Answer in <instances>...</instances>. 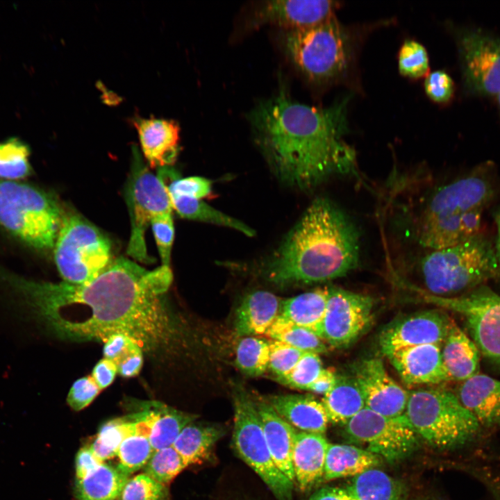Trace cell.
Masks as SVG:
<instances>
[{
    "label": "cell",
    "mask_w": 500,
    "mask_h": 500,
    "mask_svg": "<svg viewBox=\"0 0 500 500\" xmlns=\"http://www.w3.org/2000/svg\"><path fill=\"white\" fill-rule=\"evenodd\" d=\"M135 157L126 193L131 224L127 254L138 261L149 263L151 260L145 242L146 230L153 217L172 213L173 208L165 183L143 164L139 156Z\"/></svg>",
    "instance_id": "12"
},
{
    "label": "cell",
    "mask_w": 500,
    "mask_h": 500,
    "mask_svg": "<svg viewBox=\"0 0 500 500\" xmlns=\"http://www.w3.org/2000/svg\"><path fill=\"white\" fill-rule=\"evenodd\" d=\"M143 153L151 168L169 167L178 151L179 128L171 120L138 119L135 122Z\"/></svg>",
    "instance_id": "20"
},
{
    "label": "cell",
    "mask_w": 500,
    "mask_h": 500,
    "mask_svg": "<svg viewBox=\"0 0 500 500\" xmlns=\"http://www.w3.org/2000/svg\"><path fill=\"white\" fill-rule=\"evenodd\" d=\"M492 195L491 183L479 173L437 188L412 211L408 228L411 238L422 251L462 242V215L474 208L484 207Z\"/></svg>",
    "instance_id": "5"
},
{
    "label": "cell",
    "mask_w": 500,
    "mask_h": 500,
    "mask_svg": "<svg viewBox=\"0 0 500 500\" xmlns=\"http://www.w3.org/2000/svg\"><path fill=\"white\" fill-rule=\"evenodd\" d=\"M348 102L317 108L282 90L249 112L256 142L280 179L307 190L333 176L358 175L355 150L344 140Z\"/></svg>",
    "instance_id": "2"
},
{
    "label": "cell",
    "mask_w": 500,
    "mask_h": 500,
    "mask_svg": "<svg viewBox=\"0 0 500 500\" xmlns=\"http://www.w3.org/2000/svg\"><path fill=\"white\" fill-rule=\"evenodd\" d=\"M56 200L38 188L0 180V226L27 246L52 249L62 222Z\"/></svg>",
    "instance_id": "8"
},
{
    "label": "cell",
    "mask_w": 500,
    "mask_h": 500,
    "mask_svg": "<svg viewBox=\"0 0 500 500\" xmlns=\"http://www.w3.org/2000/svg\"><path fill=\"white\" fill-rule=\"evenodd\" d=\"M150 425L144 412L138 410L127 416L112 419L99 428L93 442L88 444L94 454L105 462L117 456L127 438L140 435L149 437Z\"/></svg>",
    "instance_id": "27"
},
{
    "label": "cell",
    "mask_w": 500,
    "mask_h": 500,
    "mask_svg": "<svg viewBox=\"0 0 500 500\" xmlns=\"http://www.w3.org/2000/svg\"><path fill=\"white\" fill-rule=\"evenodd\" d=\"M54 247L58 271L69 284L90 282L112 260L109 238L76 214L62 215Z\"/></svg>",
    "instance_id": "9"
},
{
    "label": "cell",
    "mask_w": 500,
    "mask_h": 500,
    "mask_svg": "<svg viewBox=\"0 0 500 500\" xmlns=\"http://www.w3.org/2000/svg\"><path fill=\"white\" fill-rule=\"evenodd\" d=\"M411 267L410 288L421 295L453 297L494 277L499 265L490 243L477 235L454 246L420 251Z\"/></svg>",
    "instance_id": "4"
},
{
    "label": "cell",
    "mask_w": 500,
    "mask_h": 500,
    "mask_svg": "<svg viewBox=\"0 0 500 500\" xmlns=\"http://www.w3.org/2000/svg\"><path fill=\"white\" fill-rule=\"evenodd\" d=\"M404 415L419 437L439 449L469 444L481 427L456 394L444 388L409 391Z\"/></svg>",
    "instance_id": "7"
},
{
    "label": "cell",
    "mask_w": 500,
    "mask_h": 500,
    "mask_svg": "<svg viewBox=\"0 0 500 500\" xmlns=\"http://www.w3.org/2000/svg\"><path fill=\"white\" fill-rule=\"evenodd\" d=\"M338 3L324 0L267 1L253 15V26L271 24L286 30L311 27L335 17Z\"/></svg>",
    "instance_id": "18"
},
{
    "label": "cell",
    "mask_w": 500,
    "mask_h": 500,
    "mask_svg": "<svg viewBox=\"0 0 500 500\" xmlns=\"http://www.w3.org/2000/svg\"><path fill=\"white\" fill-rule=\"evenodd\" d=\"M150 422L149 440L154 451L172 446L181 431L199 417L158 401L142 402Z\"/></svg>",
    "instance_id": "28"
},
{
    "label": "cell",
    "mask_w": 500,
    "mask_h": 500,
    "mask_svg": "<svg viewBox=\"0 0 500 500\" xmlns=\"http://www.w3.org/2000/svg\"><path fill=\"white\" fill-rule=\"evenodd\" d=\"M453 319L439 309L415 312L389 323L381 332L379 344L385 354L406 347L442 346Z\"/></svg>",
    "instance_id": "16"
},
{
    "label": "cell",
    "mask_w": 500,
    "mask_h": 500,
    "mask_svg": "<svg viewBox=\"0 0 500 500\" xmlns=\"http://www.w3.org/2000/svg\"><path fill=\"white\" fill-rule=\"evenodd\" d=\"M496 221H497V228H498V238H497V242L496 257L497 259L498 265L500 266V212L497 215Z\"/></svg>",
    "instance_id": "57"
},
{
    "label": "cell",
    "mask_w": 500,
    "mask_h": 500,
    "mask_svg": "<svg viewBox=\"0 0 500 500\" xmlns=\"http://www.w3.org/2000/svg\"><path fill=\"white\" fill-rule=\"evenodd\" d=\"M103 343V358L110 360L116 366L141 349L133 340L122 334L111 335Z\"/></svg>",
    "instance_id": "49"
},
{
    "label": "cell",
    "mask_w": 500,
    "mask_h": 500,
    "mask_svg": "<svg viewBox=\"0 0 500 500\" xmlns=\"http://www.w3.org/2000/svg\"><path fill=\"white\" fill-rule=\"evenodd\" d=\"M441 351L451 381L462 382L478 373L480 351L453 319Z\"/></svg>",
    "instance_id": "26"
},
{
    "label": "cell",
    "mask_w": 500,
    "mask_h": 500,
    "mask_svg": "<svg viewBox=\"0 0 500 500\" xmlns=\"http://www.w3.org/2000/svg\"><path fill=\"white\" fill-rule=\"evenodd\" d=\"M117 374L116 365L109 359L103 358L94 367L92 377L101 390L111 385Z\"/></svg>",
    "instance_id": "51"
},
{
    "label": "cell",
    "mask_w": 500,
    "mask_h": 500,
    "mask_svg": "<svg viewBox=\"0 0 500 500\" xmlns=\"http://www.w3.org/2000/svg\"><path fill=\"white\" fill-rule=\"evenodd\" d=\"M441 350V346L428 344L399 348L385 355L404 384L412 388L451 381Z\"/></svg>",
    "instance_id": "19"
},
{
    "label": "cell",
    "mask_w": 500,
    "mask_h": 500,
    "mask_svg": "<svg viewBox=\"0 0 500 500\" xmlns=\"http://www.w3.org/2000/svg\"><path fill=\"white\" fill-rule=\"evenodd\" d=\"M379 463L380 458L365 449L351 444L329 443L322 482L354 477Z\"/></svg>",
    "instance_id": "30"
},
{
    "label": "cell",
    "mask_w": 500,
    "mask_h": 500,
    "mask_svg": "<svg viewBox=\"0 0 500 500\" xmlns=\"http://www.w3.org/2000/svg\"><path fill=\"white\" fill-rule=\"evenodd\" d=\"M129 476L117 466L103 462L85 477L76 480L77 500H117Z\"/></svg>",
    "instance_id": "33"
},
{
    "label": "cell",
    "mask_w": 500,
    "mask_h": 500,
    "mask_svg": "<svg viewBox=\"0 0 500 500\" xmlns=\"http://www.w3.org/2000/svg\"><path fill=\"white\" fill-rule=\"evenodd\" d=\"M462 80L467 93L494 96L500 93V38L479 28L456 33Z\"/></svg>",
    "instance_id": "14"
},
{
    "label": "cell",
    "mask_w": 500,
    "mask_h": 500,
    "mask_svg": "<svg viewBox=\"0 0 500 500\" xmlns=\"http://www.w3.org/2000/svg\"><path fill=\"white\" fill-rule=\"evenodd\" d=\"M360 260L359 233L349 217L328 199H315L287 238L263 264L266 280L279 287L342 277Z\"/></svg>",
    "instance_id": "3"
},
{
    "label": "cell",
    "mask_w": 500,
    "mask_h": 500,
    "mask_svg": "<svg viewBox=\"0 0 500 500\" xmlns=\"http://www.w3.org/2000/svg\"><path fill=\"white\" fill-rule=\"evenodd\" d=\"M486 487L494 500H500V476L490 479L486 483Z\"/></svg>",
    "instance_id": "56"
},
{
    "label": "cell",
    "mask_w": 500,
    "mask_h": 500,
    "mask_svg": "<svg viewBox=\"0 0 500 500\" xmlns=\"http://www.w3.org/2000/svg\"><path fill=\"white\" fill-rule=\"evenodd\" d=\"M150 224L156 242L162 265L169 266L171 251L174 238V227L172 213L153 217Z\"/></svg>",
    "instance_id": "45"
},
{
    "label": "cell",
    "mask_w": 500,
    "mask_h": 500,
    "mask_svg": "<svg viewBox=\"0 0 500 500\" xmlns=\"http://www.w3.org/2000/svg\"><path fill=\"white\" fill-rule=\"evenodd\" d=\"M154 453L149 438L135 435L121 444L117 456V467L128 476L144 467Z\"/></svg>",
    "instance_id": "39"
},
{
    "label": "cell",
    "mask_w": 500,
    "mask_h": 500,
    "mask_svg": "<svg viewBox=\"0 0 500 500\" xmlns=\"http://www.w3.org/2000/svg\"><path fill=\"white\" fill-rule=\"evenodd\" d=\"M481 426H500V381L477 373L462 382L456 394Z\"/></svg>",
    "instance_id": "21"
},
{
    "label": "cell",
    "mask_w": 500,
    "mask_h": 500,
    "mask_svg": "<svg viewBox=\"0 0 500 500\" xmlns=\"http://www.w3.org/2000/svg\"><path fill=\"white\" fill-rule=\"evenodd\" d=\"M167 496L165 485L140 474L127 480L117 500H166Z\"/></svg>",
    "instance_id": "42"
},
{
    "label": "cell",
    "mask_w": 500,
    "mask_h": 500,
    "mask_svg": "<svg viewBox=\"0 0 500 500\" xmlns=\"http://www.w3.org/2000/svg\"><path fill=\"white\" fill-rule=\"evenodd\" d=\"M497 97L498 105H499V108H500V93L498 94L497 95Z\"/></svg>",
    "instance_id": "58"
},
{
    "label": "cell",
    "mask_w": 500,
    "mask_h": 500,
    "mask_svg": "<svg viewBox=\"0 0 500 500\" xmlns=\"http://www.w3.org/2000/svg\"><path fill=\"white\" fill-rule=\"evenodd\" d=\"M255 403L272 457L281 472L294 483L292 456L298 431L278 415L266 401Z\"/></svg>",
    "instance_id": "23"
},
{
    "label": "cell",
    "mask_w": 500,
    "mask_h": 500,
    "mask_svg": "<svg viewBox=\"0 0 500 500\" xmlns=\"http://www.w3.org/2000/svg\"><path fill=\"white\" fill-rule=\"evenodd\" d=\"M328 444L324 434L297 432L292 464L300 490L308 491L322 482Z\"/></svg>",
    "instance_id": "22"
},
{
    "label": "cell",
    "mask_w": 500,
    "mask_h": 500,
    "mask_svg": "<svg viewBox=\"0 0 500 500\" xmlns=\"http://www.w3.org/2000/svg\"><path fill=\"white\" fill-rule=\"evenodd\" d=\"M226 433L221 425L193 422L179 433L172 447L187 466L208 460L217 442Z\"/></svg>",
    "instance_id": "31"
},
{
    "label": "cell",
    "mask_w": 500,
    "mask_h": 500,
    "mask_svg": "<svg viewBox=\"0 0 500 500\" xmlns=\"http://www.w3.org/2000/svg\"><path fill=\"white\" fill-rule=\"evenodd\" d=\"M428 97L438 103H446L453 97L455 85L451 77L444 71L437 70L429 73L424 83Z\"/></svg>",
    "instance_id": "46"
},
{
    "label": "cell",
    "mask_w": 500,
    "mask_h": 500,
    "mask_svg": "<svg viewBox=\"0 0 500 500\" xmlns=\"http://www.w3.org/2000/svg\"><path fill=\"white\" fill-rule=\"evenodd\" d=\"M374 307L369 295L329 288L321 338L335 348L350 346L372 326Z\"/></svg>",
    "instance_id": "15"
},
{
    "label": "cell",
    "mask_w": 500,
    "mask_h": 500,
    "mask_svg": "<svg viewBox=\"0 0 500 500\" xmlns=\"http://www.w3.org/2000/svg\"><path fill=\"white\" fill-rule=\"evenodd\" d=\"M322 403L328 422L344 426L365 407L362 394L353 376H338L335 384L324 395Z\"/></svg>",
    "instance_id": "32"
},
{
    "label": "cell",
    "mask_w": 500,
    "mask_h": 500,
    "mask_svg": "<svg viewBox=\"0 0 500 500\" xmlns=\"http://www.w3.org/2000/svg\"><path fill=\"white\" fill-rule=\"evenodd\" d=\"M281 41L294 67L315 83L340 81L353 62L354 38L335 17L311 27L284 31Z\"/></svg>",
    "instance_id": "6"
},
{
    "label": "cell",
    "mask_w": 500,
    "mask_h": 500,
    "mask_svg": "<svg viewBox=\"0 0 500 500\" xmlns=\"http://www.w3.org/2000/svg\"><path fill=\"white\" fill-rule=\"evenodd\" d=\"M422 296L428 303L462 315L480 353L500 370V295L479 286L453 297Z\"/></svg>",
    "instance_id": "11"
},
{
    "label": "cell",
    "mask_w": 500,
    "mask_h": 500,
    "mask_svg": "<svg viewBox=\"0 0 500 500\" xmlns=\"http://www.w3.org/2000/svg\"><path fill=\"white\" fill-rule=\"evenodd\" d=\"M323 369L319 354L306 352L291 373L278 381L293 388L308 390Z\"/></svg>",
    "instance_id": "43"
},
{
    "label": "cell",
    "mask_w": 500,
    "mask_h": 500,
    "mask_svg": "<svg viewBox=\"0 0 500 500\" xmlns=\"http://www.w3.org/2000/svg\"><path fill=\"white\" fill-rule=\"evenodd\" d=\"M346 490L353 500H405L401 483L375 467L354 476Z\"/></svg>",
    "instance_id": "34"
},
{
    "label": "cell",
    "mask_w": 500,
    "mask_h": 500,
    "mask_svg": "<svg viewBox=\"0 0 500 500\" xmlns=\"http://www.w3.org/2000/svg\"><path fill=\"white\" fill-rule=\"evenodd\" d=\"M483 207H478L465 212L461 219L462 241L465 242L478 235L481 227V213Z\"/></svg>",
    "instance_id": "52"
},
{
    "label": "cell",
    "mask_w": 500,
    "mask_h": 500,
    "mask_svg": "<svg viewBox=\"0 0 500 500\" xmlns=\"http://www.w3.org/2000/svg\"><path fill=\"white\" fill-rule=\"evenodd\" d=\"M337 376L338 375H336L333 369L324 368L319 376L314 383L309 387L308 390L324 395L334 386L336 383Z\"/></svg>",
    "instance_id": "54"
},
{
    "label": "cell",
    "mask_w": 500,
    "mask_h": 500,
    "mask_svg": "<svg viewBox=\"0 0 500 500\" xmlns=\"http://www.w3.org/2000/svg\"><path fill=\"white\" fill-rule=\"evenodd\" d=\"M169 195L172 208L183 218L229 227L249 237L255 235V231L251 227L208 206L201 199L182 195Z\"/></svg>",
    "instance_id": "35"
},
{
    "label": "cell",
    "mask_w": 500,
    "mask_h": 500,
    "mask_svg": "<svg viewBox=\"0 0 500 500\" xmlns=\"http://www.w3.org/2000/svg\"><path fill=\"white\" fill-rule=\"evenodd\" d=\"M28 145L17 137L0 142V178L15 181L31 172Z\"/></svg>",
    "instance_id": "37"
},
{
    "label": "cell",
    "mask_w": 500,
    "mask_h": 500,
    "mask_svg": "<svg viewBox=\"0 0 500 500\" xmlns=\"http://www.w3.org/2000/svg\"><path fill=\"white\" fill-rule=\"evenodd\" d=\"M265 335L273 340L285 342L304 352L317 354L328 351L323 340L313 332L297 326L278 315Z\"/></svg>",
    "instance_id": "36"
},
{
    "label": "cell",
    "mask_w": 500,
    "mask_h": 500,
    "mask_svg": "<svg viewBox=\"0 0 500 500\" xmlns=\"http://www.w3.org/2000/svg\"><path fill=\"white\" fill-rule=\"evenodd\" d=\"M306 500H353L346 489L324 487L314 492Z\"/></svg>",
    "instance_id": "55"
},
{
    "label": "cell",
    "mask_w": 500,
    "mask_h": 500,
    "mask_svg": "<svg viewBox=\"0 0 500 500\" xmlns=\"http://www.w3.org/2000/svg\"><path fill=\"white\" fill-rule=\"evenodd\" d=\"M399 73L410 79H419L429 74V59L426 48L419 42L407 40L398 53Z\"/></svg>",
    "instance_id": "41"
},
{
    "label": "cell",
    "mask_w": 500,
    "mask_h": 500,
    "mask_svg": "<svg viewBox=\"0 0 500 500\" xmlns=\"http://www.w3.org/2000/svg\"><path fill=\"white\" fill-rule=\"evenodd\" d=\"M329 288H319L283 300L279 316L321 338Z\"/></svg>",
    "instance_id": "29"
},
{
    "label": "cell",
    "mask_w": 500,
    "mask_h": 500,
    "mask_svg": "<svg viewBox=\"0 0 500 500\" xmlns=\"http://www.w3.org/2000/svg\"><path fill=\"white\" fill-rule=\"evenodd\" d=\"M282 301L268 291L247 294L236 310L237 335L247 337L265 334L279 315Z\"/></svg>",
    "instance_id": "25"
},
{
    "label": "cell",
    "mask_w": 500,
    "mask_h": 500,
    "mask_svg": "<svg viewBox=\"0 0 500 500\" xmlns=\"http://www.w3.org/2000/svg\"><path fill=\"white\" fill-rule=\"evenodd\" d=\"M349 441L389 462L405 458L419 444V435L405 415L388 417L365 407L344 425Z\"/></svg>",
    "instance_id": "13"
},
{
    "label": "cell",
    "mask_w": 500,
    "mask_h": 500,
    "mask_svg": "<svg viewBox=\"0 0 500 500\" xmlns=\"http://www.w3.org/2000/svg\"><path fill=\"white\" fill-rule=\"evenodd\" d=\"M103 462L94 454L88 445L81 447L75 459L76 480L83 478Z\"/></svg>",
    "instance_id": "50"
},
{
    "label": "cell",
    "mask_w": 500,
    "mask_h": 500,
    "mask_svg": "<svg viewBox=\"0 0 500 500\" xmlns=\"http://www.w3.org/2000/svg\"><path fill=\"white\" fill-rule=\"evenodd\" d=\"M233 444L240 458L262 478L278 500H293V482L276 465L255 401L240 385L233 389Z\"/></svg>",
    "instance_id": "10"
},
{
    "label": "cell",
    "mask_w": 500,
    "mask_h": 500,
    "mask_svg": "<svg viewBox=\"0 0 500 500\" xmlns=\"http://www.w3.org/2000/svg\"><path fill=\"white\" fill-rule=\"evenodd\" d=\"M187 466L181 455L172 447L154 451L144 467L146 475L154 481L166 485Z\"/></svg>",
    "instance_id": "40"
},
{
    "label": "cell",
    "mask_w": 500,
    "mask_h": 500,
    "mask_svg": "<svg viewBox=\"0 0 500 500\" xmlns=\"http://www.w3.org/2000/svg\"><path fill=\"white\" fill-rule=\"evenodd\" d=\"M172 280L169 266L148 270L124 257L112 260L81 285L36 281L8 272L1 278L7 306L47 333L67 340L102 342L122 334L150 353L167 349L176 339L166 299Z\"/></svg>",
    "instance_id": "1"
},
{
    "label": "cell",
    "mask_w": 500,
    "mask_h": 500,
    "mask_svg": "<svg viewBox=\"0 0 500 500\" xmlns=\"http://www.w3.org/2000/svg\"><path fill=\"white\" fill-rule=\"evenodd\" d=\"M211 181L201 176L174 178L166 186L169 194L182 195L201 199L211 195Z\"/></svg>",
    "instance_id": "47"
},
{
    "label": "cell",
    "mask_w": 500,
    "mask_h": 500,
    "mask_svg": "<svg viewBox=\"0 0 500 500\" xmlns=\"http://www.w3.org/2000/svg\"><path fill=\"white\" fill-rule=\"evenodd\" d=\"M269 344L268 368L277 381L289 375L306 353L278 340L269 341Z\"/></svg>",
    "instance_id": "44"
},
{
    "label": "cell",
    "mask_w": 500,
    "mask_h": 500,
    "mask_svg": "<svg viewBox=\"0 0 500 500\" xmlns=\"http://www.w3.org/2000/svg\"><path fill=\"white\" fill-rule=\"evenodd\" d=\"M101 390L91 375L77 379L72 385L67 403L75 411H80L88 406Z\"/></svg>",
    "instance_id": "48"
},
{
    "label": "cell",
    "mask_w": 500,
    "mask_h": 500,
    "mask_svg": "<svg viewBox=\"0 0 500 500\" xmlns=\"http://www.w3.org/2000/svg\"><path fill=\"white\" fill-rule=\"evenodd\" d=\"M143 361V351L140 349L117 366V373L124 378L135 377L140 374Z\"/></svg>",
    "instance_id": "53"
},
{
    "label": "cell",
    "mask_w": 500,
    "mask_h": 500,
    "mask_svg": "<svg viewBox=\"0 0 500 500\" xmlns=\"http://www.w3.org/2000/svg\"><path fill=\"white\" fill-rule=\"evenodd\" d=\"M353 377L362 394L365 407L388 417L404 415L408 392L388 374L381 358L362 360L355 367Z\"/></svg>",
    "instance_id": "17"
},
{
    "label": "cell",
    "mask_w": 500,
    "mask_h": 500,
    "mask_svg": "<svg viewBox=\"0 0 500 500\" xmlns=\"http://www.w3.org/2000/svg\"><path fill=\"white\" fill-rule=\"evenodd\" d=\"M269 361V342L247 336L238 342L235 353V365L245 375L256 377L262 375Z\"/></svg>",
    "instance_id": "38"
},
{
    "label": "cell",
    "mask_w": 500,
    "mask_h": 500,
    "mask_svg": "<svg viewBox=\"0 0 500 500\" xmlns=\"http://www.w3.org/2000/svg\"><path fill=\"white\" fill-rule=\"evenodd\" d=\"M266 401L283 419L301 431L324 434L328 422L322 401L312 395L270 396Z\"/></svg>",
    "instance_id": "24"
}]
</instances>
